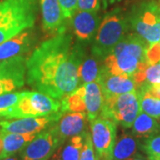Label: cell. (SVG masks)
<instances>
[{"label":"cell","instance_id":"obj_4","mask_svg":"<svg viewBox=\"0 0 160 160\" xmlns=\"http://www.w3.org/2000/svg\"><path fill=\"white\" fill-rule=\"evenodd\" d=\"M56 114H65L61 101L40 92L23 91L15 106L2 119L46 117Z\"/></svg>","mask_w":160,"mask_h":160},{"label":"cell","instance_id":"obj_10","mask_svg":"<svg viewBox=\"0 0 160 160\" xmlns=\"http://www.w3.org/2000/svg\"><path fill=\"white\" fill-rule=\"evenodd\" d=\"M62 143L53 125L37 133L35 138L20 152L21 158H50Z\"/></svg>","mask_w":160,"mask_h":160},{"label":"cell","instance_id":"obj_17","mask_svg":"<svg viewBox=\"0 0 160 160\" xmlns=\"http://www.w3.org/2000/svg\"><path fill=\"white\" fill-rule=\"evenodd\" d=\"M84 101L86 104V114L90 122L98 118L102 109L104 96L100 82L94 81L84 84Z\"/></svg>","mask_w":160,"mask_h":160},{"label":"cell","instance_id":"obj_19","mask_svg":"<svg viewBox=\"0 0 160 160\" xmlns=\"http://www.w3.org/2000/svg\"><path fill=\"white\" fill-rule=\"evenodd\" d=\"M139 142L132 132H123L117 138L115 143L112 160H130L137 154Z\"/></svg>","mask_w":160,"mask_h":160},{"label":"cell","instance_id":"obj_8","mask_svg":"<svg viewBox=\"0 0 160 160\" xmlns=\"http://www.w3.org/2000/svg\"><path fill=\"white\" fill-rule=\"evenodd\" d=\"M89 123L95 154L102 160H112L118 124L114 120L102 117H98Z\"/></svg>","mask_w":160,"mask_h":160},{"label":"cell","instance_id":"obj_15","mask_svg":"<svg viewBox=\"0 0 160 160\" xmlns=\"http://www.w3.org/2000/svg\"><path fill=\"white\" fill-rule=\"evenodd\" d=\"M86 121L88 120L85 112H67L63 115L53 125L61 142L63 144L69 138L85 132Z\"/></svg>","mask_w":160,"mask_h":160},{"label":"cell","instance_id":"obj_21","mask_svg":"<svg viewBox=\"0 0 160 160\" xmlns=\"http://www.w3.org/2000/svg\"><path fill=\"white\" fill-rule=\"evenodd\" d=\"M99 61L100 59L93 55L84 59L78 68L79 86L99 80L102 69L99 66Z\"/></svg>","mask_w":160,"mask_h":160},{"label":"cell","instance_id":"obj_33","mask_svg":"<svg viewBox=\"0 0 160 160\" xmlns=\"http://www.w3.org/2000/svg\"><path fill=\"white\" fill-rule=\"evenodd\" d=\"M130 160H149V158H145V157H143L142 155L141 154H136L133 158H132Z\"/></svg>","mask_w":160,"mask_h":160},{"label":"cell","instance_id":"obj_28","mask_svg":"<svg viewBox=\"0 0 160 160\" xmlns=\"http://www.w3.org/2000/svg\"><path fill=\"white\" fill-rule=\"evenodd\" d=\"M145 83H160V62L149 66L145 70Z\"/></svg>","mask_w":160,"mask_h":160},{"label":"cell","instance_id":"obj_9","mask_svg":"<svg viewBox=\"0 0 160 160\" xmlns=\"http://www.w3.org/2000/svg\"><path fill=\"white\" fill-rule=\"evenodd\" d=\"M27 59L23 54L0 61V94L14 91L25 85Z\"/></svg>","mask_w":160,"mask_h":160},{"label":"cell","instance_id":"obj_5","mask_svg":"<svg viewBox=\"0 0 160 160\" xmlns=\"http://www.w3.org/2000/svg\"><path fill=\"white\" fill-rule=\"evenodd\" d=\"M129 25L135 34L149 45L160 41V4L154 0L133 6L128 15Z\"/></svg>","mask_w":160,"mask_h":160},{"label":"cell","instance_id":"obj_31","mask_svg":"<svg viewBox=\"0 0 160 160\" xmlns=\"http://www.w3.org/2000/svg\"><path fill=\"white\" fill-rule=\"evenodd\" d=\"M137 90L147 92L150 95L160 99V83H158V84H149V83H145L144 82L141 86H138Z\"/></svg>","mask_w":160,"mask_h":160},{"label":"cell","instance_id":"obj_24","mask_svg":"<svg viewBox=\"0 0 160 160\" xmlns=\"http://www.w3.org/2000/svg\"><path fill=\"white\" fill-rule=\"evenodd\" d=\"M22 95V92H10L0 94V118H4L6 115L18 102Z\"/></svg>","mask_w":160,"mask_h":160},{"label":"cell","instance_id":"obj_7","mask_svg":"<svg viewBox=\"0 0 160 160\" xmlns=\"http://www.w3.org/2000/svg\"><path fill=\"white\" fill-rule=\"evenodd\" d=\"M148 63L141 62L131 52L114 48L104 59L102 69L109 73L132 78L138 86L145 82V70Z\"/></svg>","mask_w":160,"mask_h":160},{"label":"cell","instance_id":"obj_38","mask_svg":"<svg viewBox=\"0 0 160 160\" xmlns=\"http://www.w3.org/2000/svg\"><path fill=\"white\" fill-rule=\"evenodd\" d=\"M117 1H120V0H109V3H115V2H117Z\"/></svg>","mask_w":160,"mask_h":160},{"label":"cell","instance_id":"obj_12","mask_svg":"<svg viewBox=\"0 0 160 160\" xmlns=\"http://www.w3.org/2000/svg\"><path fill=\"white\" fill-rule=\"evenodd\" d=\"M43 29L49 34H61L66 31V23L59 0H39Z\"/></svg>","mask_w":160,"mask_h":160},{"label":"cell","instance_id":"obj_23","mask_svg":"<svg viewBox=\"0 0 160 160\" xmlns=\"http://www.w3.org/2000/svg\"><path fill=\"white\" fill-rule=\"evenodd\" d=\"M141 109L156 119H160V99L150 95L147 92L139 91Z\"/></svg>","mask_w":160,"mask_h":160},{"label":"cell","instance_id":"obj_39","mask_svg":"<svg viewBox=\"0 0 160 160\" xmlns=\"http://www.w3.org/2000/svg\"><path fill=\"white\" fill-rule=\"evenodd\" d=\"M159 43H160V41H159Z\"/></svg>","mask_w":160,"mask_h":160},{"label":"cell","instance_id":"obj_32","mask_svg":"<svg viewBox=\"0 0 160 160\" xmlns=\"http://www.w3.org/2000/svg\"><path fill=\"white\" fill-rule=\"evenodd\" d=\"M50 160H62V146L53 153Z\"/></svg>","mask_w":160,"mask_h":160},{"label":"cell","instance_id":"obj_30","mask_svg":"<svg viewBox=\"0 0 160 160\" xmlns=\"http://www.w3.org/2000/svg\"><path fill=\"white\" fill-rule=\"evenodd\" d=\"M100 6V0H78V9L79 11L98 12Z\"/></svg>","mask_w":160,"mask_h":160},{"label":"cell","instance_id":"obj_40","mask_svg":"<svg viewBox=\"0 0 160 160\" xmlns=\"http://www.w3.org/2000/svg\"><path fill=\"white\" fill-rule=\"evenodd\" d=\"M159 4H160V3H159Z\"/></svg>","mask_w":160,"mask_h":160},{"label":"cell","instance_id":"obj_6","mask_svg":"<svg viewBox=\"0 0 160 160\" xmlns=\"http://www.w3.org/2000/svg\"><path fill=\"white\" fill-rule=\"evenodd\" d=\"M141 111L139 92L133 91L104 98L99 117L114 120L124 128H131Z\"/></svg>","mask_w":160,"mask_h":160},{"label":"cell","instance_id":"obj_18","mask_svg":"<svg viewBox=\"0 0 160 160\" xmlns=\"http://www.w3.org/2000/svg\"><path fill=\"white\" fill-rule=\"evenodd\" d=\"M0 135L3 140V150L0 155V160H2L21 152L28 145V143L34 139L37 133L8 132L1 130L0 128Z\"/></svg>","mask_w":160,"mask_h":160},{"label":"cell","instance_id":"obj_36","mask_svg":"<svg viewBox=\"0 0 160 160\" xmlns=\"http://www.w3.org/2000/svg\"><path fill=\"white\" fill-rule=\"evenodd\" d=\"M2 150H3V140H2V137L0 135V155L2 153Z\"/></svg>","mask_w":160,"mask_h":160},{"label":"cell","instance_id":"obj_25","mask_svg":"<svg viewBox=\"0 0 160 160\" xmlns=\"http://www.w3.org/2000/svg\"><path fill=\"white\" fill-rule=\"evenodd\" d=\"M142 149L149 160H160V135L145 139Z\"/></svg>","mask_w":160,"mask_h":160},{"label":"cell","instance_id":"obj_27","mask_svg":"<svg viewBox=\"0 0 160 160\" xmlns=\"http://www.w3.org/2000/svg\"><path fill=\"white\" fill-rule=\"evenodd\" d=\"M146 60L149 66L160 62V43L149 45L146 51Z\"/></svg>","mask_w":160,"mask_h":160},{"label":"cell","instance_id":"obj_14","mask_svg":"<svg viewBox=\"0 0 160 160\" xmlns=\"http://www.w3.org/2000/svg\"><path fill=\"white\" fill-rule=\"evenodd\" d=\"M71 24L77 38L83 42L91 41L97 33L100 24V16L97 12H76L71 18Z\"/></svg>","mask_w":160,"mask_h":160},{"label":"cell","instance_id":"obj_22","mask_svg":"<svg viewBox=\"0 0 160 160\" xmlns=\"http://www.w3.org/2000/svg\"><path fill=\"white\" fill-rule=\"evenodd\" d=\"M86 131L69 138L67 144L62 148V160H79L84 148Z\"/></svg>","mask_w":160,"mask_h":160},{"label":"cell","instance_id":"obj_2","mask_svg":"<svg viewBox=\"0 0 160 160\" xmlns=\"http://www.w3.org/2000/svg\"><path fill=\"white\" fill-rule=\"evenodd\" d=\"M39 0H0V45L34 27Z\"/></svg>","mask_w":160,"mask_h":160},{"label":"cell","instance_id":"obj_1","mask_svg":"<svg viewBox=\"0 0 160 160\" xmlns=\"http://www.w3.org/2000/svg\"><path fill=\"white\" fill-rule=\"evenodd\" d=\"M85 58L84 46H72L69 33L55 35L27 59L26 80L36 91L62 101L79 86L78 68Z\"/></svg>","mask_w":160,"mask_h":160},{"label":"cell","instance_id":"obj_11","mask_svg":"<svg viewBox=\"0 0 160 160\" xmlns=\"http://www.w3.org/2000/svg\"><path fill=\"white\" fill-rule=\"evenodd\" d=\"M62 114L29 117L16 119H0L1 130L15 133H38L58 122Z\"/></svg>","mask_w":160,"mask_h":160},{"label":"cell","instance_id":"obj_20","mask_svg":"<svg viewBox=\"0 0 160 160\" xmlns=\"http://www.w3.org/2000/svg\"><path fill=\"white\" fill-rule=\"evenodd\" d=\"M160 132L158 119L141 111L132 126V133L137 138L148 139L157 135Z\"/></svg>","mask_w":160,"mask_h":160},{"label":"cell","instance_id":"obj_37","mask_svg":"<svg viewBox=\"0 0 160 160\" xmlns=\"http://www.w3.org/2000/svg\"><path fill=\"white\" fill-rule=\"evenodd\" d=\"M94 160H102V158H101L99 156H97V155L95 154V158H94Z\"/></svg>","mask_w":160,"mask_h":160},{"label":"cell","instance_id":"obj_16","mask_svg":"<svg viewBox=\"0 0 160 160\" xmlns=\"http://www.w3.org/2000/svg\"><path fill=\"white\" fill-rule=\"evenodd\" d=\"M35 41L36 37L31 29H26L6 40L0 45V61L27 53L33 46Z\"/></svg>","mask_w":160,"mask_h":160},{"label":"cell","instance_id":"obj_3","mask_svg":"<svg viewBox=\"0 0 160 160\" xmlns=\"http://www.w3.org/2000/svg\"><path fill=\"white\" fill-rule=\"evenodd\" d=\"M129 27L128 16L120 8L109 12L100 23L92 46V54L100 60L105 59L126 37Z\"/></svg>","mask_w":160,"mask_h":160},{"label":"cell","instance_id":"obj_26","mask_svg":"<svg viewBox=\"0 0 160 160\" xmlns=\"http://www.w3.org/2000/svg\"><path fill=\"white\" fill-rule=\"evenodd\" d=\"M94 158H95V150L92 141V136L88 132H86L84 148L82 150L79 160H94Z\"/></svg>","mask_w":160,"mask_h":160},{"label":"cell","instance_id":"obj_34","mask_svg":"<svg viewBox=\"0 0 160 160\" xmlns=\"http://www.w3.org/2000/svg\"><path fill=\"white\" fill-rule=\"evenodd\" d=\"M2 160H22L19 157H18L17 155H12V156H10V157H7V158H4V159Z\"/></svg>","mask_w":160,"mask_h":160},{"label":"cell","instance_id":"obj_35","mask_svg":"<svg viewBox=\"0 0 160 160\" xmlns=\"http://www.w3.org/2000/svg\"><path fill=\"white\" fill-rule=\"evenodd\" d=\"M22 160H48L49 158H22Z\"/></svg>","mask_w":160,"mask_h":160},{"label":"cell","instance_id":"obj_29","mask_svg":"<svg viewBox=\"0 0 160 160\" xmlns=\"http://www.w3.org/2000/svg\"><path fill=\"white\" fill-rule=\"evenodd\" d=\"M64 17L70 20L78 9V0H59Z\"/></svg>","mask_w":160,"mask_h":160},{"label":"cell","instance_id":"obj_13","mask_svg":"<svg viewBox=\"0 0 160 160\" xmlns=\"http://www.w3.org/2000/svg\"><path fill=\"white\" fill-rule=\"evenodd\" d=\"M98 82L102 86L104 98L137 91L138 88V85L132 78L110 74L102 67Z\"/></svg>","mask_w":160,"mask_h":160}]
</instances>
